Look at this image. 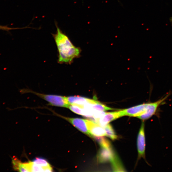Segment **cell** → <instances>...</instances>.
<instances>
[{"mask_svg":"<svg viewBox=\"0 0 172 172\" xmlns=\"http://www.w3.org/2000/svg\"><path fill=\"white\" fill-rule=\"evenodd\" d=\"M83 107L102 112L114 110L113 109L105 106L100 102L95 104H85L83 105Z\"/></svg>","mask_w":172,"mask_h":172,"instance_id":"8fae6325","label":"cell"},{"mask_svg":"<svg viewBox=\"0 0 172 172\" xmlns=\"http://www.w3.org/2000/svg\"><path fill=\"white\" fill-rule=\"evenodd\" d=\"M143 121L141 123L137 139V147L138 159L142 158L146 160V141L145 133V123Z\"/></svg>","mask_w":172,"mask_h":172,"instance_id":"277c9868","label":"cell"},{"mask_svg":"<svg viewBox=\"0 0 172 172\" xmlns=\"http://www.w3.org/2000/svg\"><path fill=\"white\" fill-rule=\"evenodd\" d=\"M25 91L28 93H32L37 95V96L48 102L51 106L69 108L70 104L67 97L58 95L42 94L30 89H27Z\"/></svg>","mask_w":172,"mask_h":172,"instance_id":"3957f363","label":"cell"},{"mask_svg":"<svg viewBox=\"0 0 172 172\" xmlns=\"http://www.w3.org/2000/svg\"><path fill=\"white\" fill-rule=\"evenodd\" d=\"M14 29H17V28H12L6 26H2L0 25V30H3L6 31H8L12 30Z\"/></svg>","mask_w":172,"mask_h":172,"instance_id":"9a60e30c","label":"cell"},{"mask_svg":"<svg viewBox=\"0 0 172 172\" xmlns=\"http://www.w3.org/2000/svg\"><path fill=\"white\" fill-rule=\"evenodd\" d=\"M106 133V136L109 137L113 140H116L117 138L113 127L110 124H108L103 127Z\"/></svg>","mask_w":172,"mask_h":172,"instance_id":"7c38bea8","label":"cell"},{"mask_svg":"<svg viewBox=\"0 0 172 172\" xmlns=\"http://www.w3.org/2000/svg\"><path fill=\"white\" fill-rule=\"evenodd\" d=\"M56 32L52 35L58 50V63L71 64L80 55V50L73 44L69 37L64 33L55 23Z\"/></svg>","mask_w":172,"mask_h":172,"instance_id":"6da1fadb","label":"cell"},{"mask_svg":"<svg viewBox=\"0 0 172 172\" xmlns=\"http://www.w3.org/2000/svg\"><path fill=\"white\" fill-rule=\"evenodd\" d=\"M111 163L114 171H125L118 157L113 161Z\"/></svg>","mask_w":172,"mask_h":172,"instance_id":"4fadbf2b","label":"cell"},{"mask_svg":"<svg viewBox=\"0 0 172 172\" xmlns=\"http://www.w3.org/2000/svg\"><path fill=\"white\" fill-rule=\"evenodd\" d=\"M68 121L76 128L91 137H93L90 133L87 126L86 120L79 118H73L61 116Z\"/></svg>","mask_w":172,"mask_h":172,"instance_id":"5b68a950","label":"cell"},{"mask_svg":"<svg viewBox=\"0 0 172 172\" xmlns=\"http://www.w3.org/2000/svg\"><path fill=\"white\" fill-rule=\"evenodd\" d=\"M96 139L101 147L110 148H111V145L110 142L108 140L103 137L96 138Z\"/></svg>","mask_w":172,"mask_h":172,"instance_id":"5bb4252c","label":"cell"},{"mask_svg":"<svg viewBox=\"0 0 172 172\" xmlns=\"http://www.w3.org/2000/svg\"><path fill=\"white\" fill-rule=\"evenodd\" d=\"M170 94L158 100L141 104L122 110L124 116L137 117L143 121L147 120L156 114L159 107L169 97Z\"/></svg>","mask_w":172,"mask_h":172,"instance_id":"7a4b0ae2","label":"cell"},{"mask_svg":"<svg viewBox=\"0 0 172 172\" xmlns=\"http://www.w3.org/2000/svg\"><path fill=\"white\" fill-rule=\"evenodd\" d=\"M169 21L171 23L172 26V16L171 17L169 18Z\"/></svg>","mask_w":172,"mask_h":172,"instance_id":"2e32d148","label":"cell"},{"mask_svg":"<svg viewBox=\"0 0 172 172\" xmlns=\"http://www.w3.org/2000/svg\"><path fill=\"white\" fill-rule=\"evenodd\" d=\"M70 105L82 106L89 104L99 103V101L79 96H73L67 97Z\"/></svg>","mask_w":172,"mask_h":172,"instance_id":"9c48e42d","label":"cell"},{"mask_svg":"<svg viewBox=\"0 0 172 172\" xmlns=\"http://www.w3.org/2000/svg\"><path fill=\"white\" fill-rule=\"evenodd\" d=\"M117 157L111 147L106 148L101 147L98 153V159L99 162L102 163L109 161L112 162Z\"/></svg>","mask_w":172,"mask_h":172,"instance_id":"52a82bcc","label":"cell"},{"mask_svg":"<svg viewBox=\"0 0 172 172\" xmlns=\"http://www.w3.org/2000/svg\"><path fill=\"white\" fill-rule=\"evenodd\" d=\"M12 164L15 170L20 172H30L28 162H23L15 157L12 158Z\"/></svg>","mask_w":172,"mask_h":172,"instance_id":"30bf717a","label":"cell"},{"mask_svg":"<svg viewBox=\"0 0 172 172\" xmlns=\"http://www.w3.org/2000/svg\"><path fill=\"white\" fill-rule=\"evenodd\" d=\"M123 116L124 115L122 110L105 113L101 117L97 119V121H98L99 125L103 127L111 121Z\"/></svg>","mask_w":172,"mask_h":172,"instance_id":"8992f818","label":"cell"},{"mask_svg":"<svg viewBox=\"0 0 172 172\" xmlns=\"http://www.w3.org/2000/svg\"><path fill=\"white\" fill-rule=\"evenodd\" d=\"M88 130L93 137H101L106 136V133L104 128L99 124L90 121L86 120Z\"/></svg>","mask_w":172,"mask_h":172,"instance_id":"ba28073f","label":"cell"}]
</instances>
